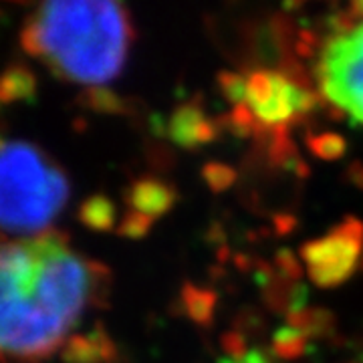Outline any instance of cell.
I'll use <instances>...</instances> for the list:
<instances>
[{"mask_svg":"<svg viewBox=\"0 0 363 363\" xmlns=\"http://www.w3.org/2000/svg\"><path fill=\"white\" fill-rule=\"evenodd\" d=\"M297 216H293V214H289V212H281V214H277V216L272 218L274 233L279 234V236H289V234L297 228Z\"/></svg>","mask_w":363,"mask_h":363,"instance_id":"cell-26","label":"cell"},{"mask_svg":"<svg viewBox=\"0 0 363 363\" xmlns=\"http://www.w3.org/2000/svg\"><path fill=\"white\" fill-rule=\"evenodd\" d=\"M154 226V218L150 216H143L140 212H128L123 216V220L119 224V230L117 233L125 238H131V240H138V238H143L145 234L152 230Z\"/></svg>","mask_w":363,"mask_h":363,"instance_id":"cell-20","label":"cell"},{"mask_svg":"<svg viewBox=\"0 0 363 363\" xmlns=\"http://www.w3.org/2000/svg\"><path fill=\"white\" fill-rule=\"evenodd\" d=\"M222 123H224L226 130L233 131L234 135H238V138L255 135L260 125V121L255 117V113L250 111V107L247 104L234 105L233 111L226 117H222Z\"/></svg>","mask_w":363,"mask_h":363,"instance_id":"cell-17","label":"cell"},{"mask_svg":"<svg viewBox=\"0 0 363 363\" xmlns=\"http://www.w3.org/2000/svg\"><path fill=\"white\" fill-rule=\"evenodd\" d=\"M351 363H359V362H351Z\"/></svg>","mask_w":363,"mask_h":363,"instance_id":"cell-29","label":"cell"},{"mask_svg":"<svg viewBox=\"0 0 363 363\" xmlns=\"http://www.w3.org/2000/svg\"><path fill=\"white\" fill-rule=\"evenodd\" d=\"M245 104L264 125H286L293 117L313 113L317 95L309 87L295 83L285 73L257 69L247 77Z\"/></svg>","mask_w":363,"mask_h":363,"instance_id":"cell-6","label":"cell"},{"mask_svg":"<svg viewBox=\"0 0 363 363\" xmlns=\"http://www.w3.org/2000/svg\"><path fill=\"white\" fill-rule=\"evenodd\" d=\"M218 363H271V359H269V355L262 350H250L240 362H233L228 357H220Z\"/></svg>","mask_w":363,"mask_h":363,"instance_id":"cell-27","label":"cell"},{"mask_svg":"<svg viewBox=\"0 0 363 363\" xmlns=\"http://www.w3.org/2000/svg\"><path fill=\"white\" fill-rule=\"evenodd\" d=\"M286 323L307 337L325 339L331 337V333L335 331V315L325 307H305L286 315Z\"/></svg>","mask_w":363,"mask_h":363,"instance_id":"cell-11","label":"cell"},{"mask_svg":"<svg viewBox=\"0 0 363 363\" xmlns=\"http://www.w3.org/2000/svg\"><path fill=\"white\" fill-rule=\"evenodd\" d=\"M274 271L279 272V274H283L285 279L289 281H293V283H301V274H303V267H301V262L289 250V248H281V250H277V255H274Z\"/></svg>","mask_w":363,"mask_h":363,"instance_id":"cell-21","label":"cell"},{"mask_svg":"<svg viewBox=\"0 0 363 363\" xmlns=\"http://www.w3.org/2000/svg\"><path fill=\"white\" fill-rule=\"evenodd\" d=\"M305 143H307L313 156L325 160V162H335V160L345 157V154H347V140L335 131L309 133Z\"/></svg>","mask_w":363,"mask_h":363,"instance_id":"cell-14","label":"cell"},{"mask_svg":"<svg viewBox=\"0 0 363 363\" xmlns=\"http://www.w3.org/2000/svg\"><path fill=\"white\" fill-rule=\"evenodd\" d=\"M202 178L206 182V186L214 194H222L226 190H230L236 182V172L230 166L222 164V162H208L202 168Z\"/></svg>","mask_w":363,"mask_h":363,"instance_id":"cell-18","label":"cell"},{"mask_svg":"<svg viewBox=\"0 0 363 363\" xmlns=\"http://www.w3.org/2000/svg\"><path fill=\"white\" fill-rule=\"evenodd\" d=\"M35 89V77L26 69H6L0 77V99H23Z\"/></svg>","mask_w":363,"mask_h":363,"instance_id":"cell-16","label":"cell"},{"mask_svg":"<svg viewBox=\"0 0 363 363\" xmlns=\"http://www.w3.org/2000/svg\"><path fill=\"white\" fill-rule=\"evenodd\" d=\"M317 79L327 101L363 123V21L327 39Z\"/></svg>","mask_w":363,"mask_h":363,"instance_id":"cell-4","label":"cell"},{"mask_svg":"<svg viewBox=\"0 0 363 363\" xmlns=\"http://www.w3.org/2000/svg\"><path fill=\"white\" fill-rule=\"evenodd\" d=\"M21 40L55 75L95 89L123 71L133 26L117 2H47L28 14Z\"/></svg>","mask_w":363,"mask_h":363,"instance_id":"cell-2","label":"cell"},{"mask_svg":"<svg viewBox=\"0 0 363 363\" xmlns=\"http://www.w3.org/2000/svg\"><path fill=\"white\" fill-rule=\"evenodd\" d=\"M218 89L230 104H245L247 99V79L233 71H222L218 75Z\"/></svg>","mask_w":363,"mask_h":363,"instance_id":"cell-19","label":"cell"},{"mask_svg":"<svg viewBox=\"0 0 363 363\" xmlns=\"http://www.w3.org/2000/svg\"><path fill=\"white\" fill-rule=\"evenodd\" d=\"M109 281L57 230L0 240V363H43L63 350Z\"/></svg>","mask_w":363,"mask_h":363,"instance_id":"cell-1","label":"cell"},{"mask_svg":"<svg viewBox=\"0 0 363 363\" xmlns=\"http://www.w3.org/2000/svg\"><path fill=\"white\" fill-rule=\"evenodd\" d=\"M255 279L262 291V298H264L267 307L272 313L291 315V313H297L307 307V298H309L307 286L285 279L283 274L274 271V267L271 264L259 262V267L255 271Z\"/></svg>","mask_w":363,"mask_h":363,"instance_id":"cell-8","label":"cell"},{"mask_svg":"<svg viewBox=\"0 0 363 363\" xmlns=\"http://www.w3.org/2000/svg\"><path fill=\"white\" fill-rule=\"evenodd\" d=\"M63 168L26 142L0 143V230L39 236L69 202Z\"/></svg>","mask_w":363,"mask_h":363,"instance_id":"cell-3","label":"cell"},{"mask_svg":"<svg viewBox=\"0 0 363 363\" xmlns=\"http://www.w3.org/2000/svg\"><path fill=\"white\" fill-rule=\"evenodd\" d=\"M184 311L196 325H208L214 321V311L218 305V295L212 289H200L194 283H184L182 286Z\"/></svg>","mask_w":363,"mask_h":363,"instance_id":"cell-12","label":"cell"},{"mask_svg":"<svg viewBox=\"0 0 363 363\" xmlns=\"http://www.w3.org/2000/svg\"><path fill=\"white\" fill-rule=\"evenodd\" d=\"M362 267H363V262H362Z\"/></svg>","mask_w":363,"mask_h":363,"instance_id":"cell-30","label":"cell"},{"mask_svg":"<svg viewBox=\"0 0 363 363\" xmlns=\"http://www.w3.org/2000/svg\"><path fill=\"white\" fill-rule=\"evenodd\" d=\"M220 347L222 351H224V355H226L228 359H233V362H240V359L248 353L247 337H245V333H240V331H236V329L222 333Z\"/></svg>","mask_w":363,"mask_h":363,"instance_id":"cell-22","label":"cell"},{"mask_svg":"<svg viewBox=\"0 0 363 363\" xmlns=\"http://www.w3.org/2000/svg\"><path fill=\"white\" fill-rule=\"evenodd\" d=\"M166 130H168L166 135L174 145H180L186 150H198L218 140L220 125L218 121L210 119L204 113L202 105L198 101H188L178 105L172 111Z\"/></svg>","mask_w":363,"mask_h":363,"instance_id":"cell-7","label":"cell"},{"mask_svg":"<svg viewBox=\"0 0 363 363\" xmlns=\"http://www.w3.org/2000/svg\"><path fill=\"white\" fill-rule=\"evenodd\" d=\"M262 317H260L259 313L252 311V309H247V311H240L238 315V319H236V331H250V333H257L262 329Z\"/></svg>","mask_w":363,"mask_h":363,"instance_id":"cell-25","label":"cell"},{"mask_svg":"<svg viewBox=\"0 0 363 363\" xmlns=\"http://www.w3.org/2000/svg\"><path fill=\"white\" fill-rule=\"evenodd\" d=\"M147 160H150V164L156 169H160V172H168V169H172L174 168V162H176L172 150H169L168 145H164V143H154V145H150V150H147Z\"/></svg>","mask_w":363,"mask_h":363,"instance_id":"cell-24","label":"cell"},{"mask_svg":"<svg viewBox=\"0 0 363 363\" xmlns=\"http://www.w3.org/2000/svg\"><path fill=\"white\" fill-rule=\"evenodd\" d=\"M178 200V190L162 178H140L131 184L125 192V202L131 212H140L150 218H160L168 214Z\"/></svg>","mask_w":363,"mask_h":363,"instance_id":"cell-9","label":"cell"},{"mask_svg":"<svg viewBox=\"0 0 363 363\" xmlns=\"http://www.w3.org/2000/svg\"><path fill=\"white\" fill-rule=\"evenodd\" d=\"M79 220L91 230L109 233L117 222V208L107 196H91L79 208Z\"/></svg>","mask_w":363,"mask_h":363,"instance_id":"cell-13","label":"cell"},{"mask_svg":"<svg viewBox=\"0 0 363 363\" xmlns=\"http://www.w3.org/2000/svg\"><path fill=\"white\" fill-rule=\"evenodd\" d=\"M345 176H347V182H351L355 188L363 190V162H351L347 169H345Z\"/></svg>","mask_w":363,"mask_h":363,"instance_id":"cell-28","label":"cell"},{"mask_svg":"<svg viewBox=\"0 0 363 363\" xmlns=\"http://www.w3.org/2000/svg\"><path fill=\"white\" fill-rule=\"evenodd\" d=\"M307 335H303L295 327H279L271 339V350L281 359H298L307 351Z\"/></svg>","mask_w":363,"mask_h":363,"instance_id":"cell-15","label":"cell"},{"mask_svg":"<svg viewBox=\"0 0 363 363\" xmlns=\"http://www.w3.org/2000/svg\"><path fill=\"white\" fill-rule=\"evenodd\" d=\"M113 355H116V345L99 327L91 335L71 337L63 347V357L69 363H99L111 359Z\"/></svg>","mask_w":363,"mask_h":363,"instance_id":"cell-10","label":"cell"},{"mask_svg":"<svg viewBox=\"0 0 363 363\" xmlns=\"http://www.w3.org/2000/svg\"><path fill=\"white\" fill-rule=\"evenodd\" d=\"M363 248V222L347 216L333 230L301 247L307 274L321 289H333L350 281L357 269Z\"/></svg>","mask_w":363,"mask_h":363,"instance_id":"cell-5","label":"cell"},{"mask_svg":"<svg viewBox=\"0 0 363 363\" xmlns=\"http://www.w3.org/2000/svg\"><path fill=\"white\" fill-rule=\"evenodd\" d=\"M91 95V105L99 111H105V113H117L121 111V101L117 97L116 93L104 89V87H95V89L89 91Z\"/></svg>","mask_w":363,"mask_h":363,"instance_id":"cell-23","label":"cell"}]
</instances>
